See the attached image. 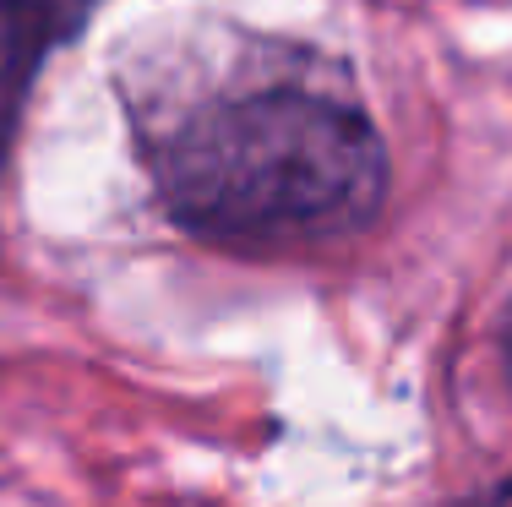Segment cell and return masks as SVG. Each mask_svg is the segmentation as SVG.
<instances>
[{
    "label": "cell",
    "instance_id": "6da1fadb",
    "mask_svg": "<svg viewBox=\"0 0 512 507\" xmlns=\"http://www.w3.org/2000/svg\"><path fill=\"white\" fill-rule=\"evenodd\" d=\"M164 213L224 251L278 257L360 235L387 197V148L349 93L295 77L218 88L148 142Z\"/></svg>",
    "mask_w": 512,
    "mask_h": 507
},
{
    "label": "cell",
    "instance_id": "7a4b0ae2",
    "mask_svg": "<svg viewBox=\"0 0 512 507\" xmlns=\"http://www.w3.org/2000/svg\"><path fill=\"white\" fill-rule=\"evenodd\" d=\"M99 0H0V164L17 137V115L28 99V82L50 60L55 44L88 22Z\"/></svg>",
    "mask_w": 512,
    "mask_h": 507
},
{
    "label": "cell",
    "instance_id": "3957f363",
    "mask_svg": "<svg viewBox=\"0 0 512 507\" xmlns=\"http://www.w3.org/2000/svg\"><path fill=\"white\" fill-rule=\"evenodd\" d=\"M453 507H512V475L496 480V486H485V491H474V497L453 502Z\"/></svg>",
    "mask_w": 512,
    "mask_h": 507
},
{
    "label": "cell",
    "instance_id": "277c9868",
    "mask_svg": "<svg viewBox=\"0 0 512 507\" xmlns=\"http://www.w3.org/2000/svg\"><path fill=\"white\" fill-rule=\"evenodd\" d=\"M496 355H502V377H507V393H512V300L502 311V328H496Z\"/></svg>",
    "mask_w": 512,
    "mask_h": 507
}]
</instances>
